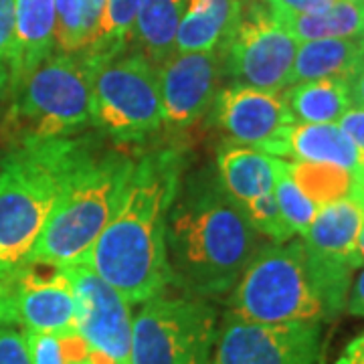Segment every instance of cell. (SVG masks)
<instances>
[{
    "mask_svg": "<svg viewBox=\"0 0 364 364\" xmlns=\"http://www.w3.org/2000/svg\"><path fill=\"white\" fill-rule=\"evenodd\" d=\"M298 45L263 2L243 4L239 25L223 45V65L239 85L282 91L289 85Z\"/></svg>",
    "mask_w": 364,
    "mask_h": 364,
    "instance_id": "9c48e42d",
    "label": "cell"
},
{
    "mask_svg": "<svg viewBox=\"0 0 364 364\" xmlns=\"http://www.w3.org/2000/svg\"><path fill=\"white\" fill-rule=\"evenodd\" d=\"M363 225V198L354 193H348L322 205L308 231L301 235V239L316 253L348 261L358 269L354 253Z\"/></svg>",
    "mask_w": 364,
    "mask_h": 364,
    "instance_id": "e0dca14e",
    "label": "cell"
},
{
    "mask_svg": "<svg viewBox=\"0 0 364 364\" xmlns=\"http://www.w3.org/2000/svg\"><path fill=\"white\" fill-rule=\"evenodd\" d=\"M364 59V37L316 39L298 45L289 85L314 79H348Z\"/></svg>",
    "mask_w": 364,
    "mask_h": 364,
    "instance_id": "ffe728a7",
    "label": "cell"
},
{
    "mask_svg": "<svg viewBox=\"0 0 364 364\" xmlns=\"http://www.w3.org/2000/svg\"><path fill=\"white\" fill-rule=\"evenodd\" d=\"M91 126L90 67L79 53H51L13 90L2 124L9 146L71 138Z\"/></svg>",
    "mask_w": 364,
    "mask_h": 364,
    "instance_id": "8992f818",
    "label": "cell"
},
{
    "mask_svg": "<svg viewBox=\"0 0 364 364\" xmlns=\"http://www.w3.org/2000/svg\"><path fill=\"white\" fill-rule=\"evenodd\" d=\"M298 43L316 39H354L364 37V4L336 0L328 11L316 14L272 11Z\"/></svg>",
    "mask_w": 364,
    "mask_h": 364,
    "instance_id": "7402d4cb",
    "label": "cell"
},
{
    "mask_svg": "<svg viewBox=\"0 0 364 364\" xmlns=\"http://www.w3.org/2000/svg\"><path fill=\"white\" fill-rule=\"evenodd\" d=\"M134 162L136 158L119 150L97 152L90 146L26 263L63 267L85 257L114 217Z\"/></svg>",
    "mask_w": 364,
    "mask_h": 364,
    "instance_id": "5b68a950",
    "label": "cell"
},
{
    "mask_svg": "<svg viewBox=\"0 0 364 364\" xmlns=\"http://www.w3.org/2000/svg\"><path fill=\"white\" fill-rule=\"evenodd\" d=\"M243 14V0H186L174 53L223 49Z\"/></svg>",
    "mask_w": 364,
    "mask_h": 364,
    "instance_id": "d6986e66",
    "label": "cell"
},
{
    "mask_svg": "<svg viewBox=\"0 0 364 364\" xmlns=\"http://www.w3.org/2000/svg\"><path fill=\"white\" fill-rule=\"evenodd\" d=\"M215 122L231 142L265 150L269 144L296 124L282 91L255 90L233 83L215 97Z\"/></svg>",
    "mask_w": 364,
    "mask_h": 364,
    "instance_id": "5bb4252c",
    "label": "cell"
},
{
    "mask_svg": "<svg viewBox=\"0 0 364 364\" xmlns=\"http://www.w3.org/2000/svg\"><path fill=\"white\" fill-rule=\"evenodd\" d=\"M239 207L243 210L249 225L269 243H286L289 239H294V233L284 221L273 193L257 196V198L249 200L245 205H239Z\"/></svg>",
    "mask_w": 364,
    "mask_h": 364,
    "instance_id": "f1b7e54d",
    "label": "cell"
},
{
    "mask_svg": "<svg viewBox=\"0 0 364 364\" xmlns=\"http://www.w3.org/2000/svg\"><path fill=\"white\" fill-rule=\"evenodd\" d=\"M287 170L291 178L299 184V188L320 207L334 198L352 193V186H354V176L350 172L326 166V164L287 162Z\"/></svg>",
    "mask_w": 364,
    "mask_h": 364,
    "instance_id": "484cf974",
    "label": "cell"
},
{
    "mask_svg": "<svg viewBox=\"0 0 364 364\" xmlns=\"http://www.w3.org/2000/svg\"><path fill=\"white\" fill-rule=\"evenodd\" d=\"M57 0H14V39L11 55L13 91L55 49Z\"/></svg>",
    "mask_w": 364,
    "mask_h": 364,
    "instance_id": "2e32d148",
    "label": "cell"
},
{
    "mask_svg": "<svg viewBox=\"0 0 364 364\" xmlns=\"http://www.w3.org/2000/svg\"><path fill=\"white\" fill-rule=\"evenodd\" d=\"M282 95L296 124H338L352 107L348 79L342 77L294 83Z\"/></svg>",
    "mask_w": 364,
    "mask_h": 364,
    "instance_id": "44dd1931",
    "label": "cell"
},
{
    "mask_svg": "<svg viewBox=\"0 0 364 364\" xmlns=\"http://www.w3.org/2000/svg\"><path fill=\"white\" fill-rule=\"evenodd\" d=\"M348 2H356V4H364V0H348Z\"/></svg>",
    "mask_w": 364,
    "mask_h": 364,
    "instance_id": "f35d334b",
    "label": "cell"
},
{
    "mask_svg": "<svg viewBox=\"0 0 364 364\" xmlns=\"http://www.w3.org/2000/svg\"><path fill=\"white\" fill-rule=\"evenodd\" d=\"M77 299V334L93 354L112 364H130L134 318L126 298L85 261L61 267Z\"/></svg>",
    "mask_w": 364,
    "mask_h": 364,
    "instance_id": "7c38bea8",
    "label": "cell"
},
{
    "mask_svg": "<svg viewBox=\"0 0 364 364\" xmlns=\"http://www.w3.org/2000/svg\"><path fill=\"white\" fill-rule=\"evenodd\" d=\"M221 49L203 53H174L158 65L164 124L184 130L213 107L221 75Z\"/></svg>",
    "mask_w": 364,
    "mask_h": 364,
    "instance_id": "4fadbf2b",
    "label": "cell"
},
{
    "mask_svg": "<svg viewBox=\"0 0 364 364\" xmlns=\"http://www.w3.org/2000/svg\"><path fill=\"white\" fill-rule=\"evenodd\" d=\"M336 364H364V332L344 346Z\"/></svg>",
    "mask_w": 364,
    "mask_h": 364,
    "instance_id": "e575fe53",
    "label": "cell"
},
{
    "mask_svg": "<svg viewBox=\"0 0 364 364\" xmlns=\"http://www.w3.org/2000/svg\"><path fill=\"white\" fill-rule=\"evenodd\" d=\"M265 243L217 170H196L181 182L166 227L172 284L198 298L225 296Z\"/></svg>",
    "mask_w": 364,
    "mask_h": 364,
    "instance_id": "7a4b0ae2",
    "label": "cell"
},
{
    "mask_svg": "<svg viewBox=\"0 0 364 364\" xmlns=\"http://www.w3.org/2000/svg\"><path fill=\"white\" fill-rule=\"evenodd\" d=\"M269 11H286V13L316 14L328 11L336 0H261Z\"/></svg>",
    "mask_w": 364,
    "mask_h": 364,
    "instance_id": "1f68e13d",
    "label": "cell"
},
{
    "mask_svg": "<svg viewBox=\"0 0 364 364\" xmlns=\"http://www.w3.org/2000/svg\"><path fill=\"white\" fill-rule=\"evenodd\" d=\"M0 324L75 336L77 299L63 269L26 263L0 277Z\"/></svg>",
    "mask_w": 364,
    "mask_h": 364,
    "instance_id": "8fae6325",
    "label": "cell"
},
{
    "mask_svg": "<svg viewBox=\"0 0 364 364\" xmlns=\"http://www.w3.org/2000/svg\"><path fill=\"white\" fill-rule=\"evenodd\" d=\"M0 364H31L23 330L0 324Z\"/></svg>",
    "mask_w": 364,
    "mask_h": 364,
    "instance_id": "4dcf8cb0",
    "label": "cell"
},
{
    "mask_svg": "<svg viewBox=\"0 0 364 364\" xmlns=\"http://www.w3.org/2000/svg\"><path fill=\"white\" fill-rule=\"evenodd\" d=\"M284 158L265 154L257 148L229 142L217 152V176L237 205L273 193Z\"/></svg>",
    "mask_w": 364,
    "mask_h": 364,
    "instance_id": "ac0fdd59",
    "label": "cell"
},
{
    "mask_svg": "<svg viewBox=\"0 0 364 364\" xmlns=\"http://www.w3.org/2000/svg\"><path fill=\"white\" fill-rule=\"evenodd\" d=\"M338 126L364 152V107L352 105L350 109L338 119Z\"/></svg>",
    "mask_w": 364,
    "mask_h": 364,
    "instance_id": "d6a6232c",
    "label": "cell"
},
{
    "mask_svg": "<svg viewBox=\"0 0 364 364\" xmlns=\"http://www.w3.org/2000/svg\"><path fill=\"white\" fill-rule=\"evenodd\" d=\"M31 364H69L75 358L90 354L83 340L75 336H57L47 332L23 330Z\"/></svg>",
    "mask_w": 364,
    "mask_h": 364,
    "instance_id": "83f0119b",
    "label": "cell"
},
{
    "mask_svg": "<svg viewBox=\"0 0 364 364\" xmlns=\"http://www.w3.org/2000/svg\"><path fill=\"white\" fill-rule=\"evenodd\" d=\"M140 2L142 0H105L97 33L90 47L79 55L87 59H105L124 51L132 37Z\"/></svg>",
    "mask_w": 364,
    "mask_h": 364,
    "instance_id": "d4e9b609",
    "label": "cell"
},
{
    "mask_svg": "<svg viewBox=\"0 0 364 364\" xmlns=\"http://www.w3.org/2000/svg\"><path fill=\"white\" fill-rule=\"evenodd\" d=\"M90 146L75 136L9 146L0 162V277L28 261Z\"/></svg>",
    "mask_w": 364,
    "mask_h": 364,
    "instance_id": "277c9868",
    "label": "cell"
},
{
    "mask_svg": "<svg viewBox=\"0 0 364 364\" xmlns=\"http://www.w3.org/2000/svg\"><path fill=\"white\" fill-rule=\"evenodd\" d=\"M263 152L294 162L334 166L352 176L364 172V152L338 124H291Z\"/></svg>",
    "mask_w": 364,
    "mask_h": 364,
    "instance_id": "9a60e30c",
    "label": "cell"
},
{
    "mask_svg": "<svg viewBox=\"0 0 364 364\" xmlns=\"http://www.w3.org/2000/svg\"><path fill=\"white\" fill-rule=\"evenodd\" d=\"M69 364H112V363H107L105 358H102V356H97V354L90 352V354H85V356H81V358L71 360Z\"/></svg>",
    "mask_w": 364,
    "mask_h": 364,
    "instance_id": "8d00e7d4",
    "label": "cell"
},
{
    "mask_svg": "<svg viewBox=\"0 0 364 364\" xmlns=\"http://www.w3.org/2000/svg\"><path fill=\"white\" fill-rule=\"evenodd\" d=\"M140 306L132 324L130 364H208L219 334L210 299L164 289Z\"/></svg>",
    "mask_w": 364,
    "mask_h": 364,
    "instance_id": "ba28073f",
    "label": "cell"
},
{
    "mask_svg": "<svg viewBox=\"0 0 364 364\" xmlns=\"http://www.w3.org/2000/svg\"><path fill=\"white\" fill-rule=\"evenodd\" d=\"M273 196L277 200V207L282 210V217L286 225L291 229L294 235H301L308 231V227L312 225L314 217L318 215L320 205L306 195L299 184L289 174L287 162L284 160V166L279 170V176L273 186Z\"/></svg>",
    "mask_w": 364,
    "mask_h": 364,
    "instance_id": "4316f807",
    "label": "cell"
},
{
    "mask_svg": "<svg viewBox=\"0 0 364 364\" xmlns=\"http://www.w3.org/2000/svg\"><path fill=\"white\" fill-rule=\"evenodd\" d=\"M348 91H350L352 105L364 107V59L348 77Z\"/></svg>",
    "mask_w": 364,
    "mask_h": 364,
    "instance_id": "d590c367",
    "label": "cell"
},
{
    "mask_svg": "<svg viewBox=\"0 0 364 364\" xmlns=\"http://www.w3.org/2000/svg\"><path fill=\"white\" fill-rule=\"evenodd\" d=\"M354 259H356V265H358V267H363L364 265V225H363V231H360V235H358V243H356Z\"/></svg>",
    "mask_w": 364,
    "mask_h": 364,
    "instance_id": "74e56055",
    "label": "cell"
},
{
    "mask_svg": "<svg viewBox=\"0 0 364 364\" xmlns=\"http://www.w3.org/2000/svg\"><path fill=\"white\" fill-rule=\"evenodd\" d=\"M208 364H326L324 324H263L227 314Z\"/></svg>",
    "mask_w": 364,
    "mask_h": 364,
    "instance_id": "30bf717a",
    "label": "cell"
},
{
    "mask_svg": "<svg viewBox=\"0 0 364 364\" xmlns=\"http://www.w3.org/2000/svg\"><path fill=\"white\" fill-rule=\"evenodd\" d=\"M346 312L356 318H364V265L356 279L352 282L350 291H348V301H346Z\"/></svg>",
    "mask_w": 364,
    "mask_h": 364,
    "instance_id": "836d02e7",
    "label": "cell"
},
{
    "mask_svg": "<svg viewBox=\"0 0 364 364\" xmlns=\"http://www.w3.org/2000/svg\"><path fill=\"white\" fill-rule=\"evenodd\" d=\"M184 174L176 148L146 152L134 168L114 217L95 239L85 261L130 306L144 304L172 286L166 227Z\"/></svg>",
    "mask_w": 364,
    "mask_h": 364,
    "instance_id": "6da1fadb",
    "label": "cell"
},
{
    "mask_svg": "<svg viewBox=\"0 0 364 364\" xmlns=\"http://www.w3.org/2000/svg\"><path fill=\"white\" fill-rule=\"evenodd\" d=\"M186 0H142L134 23V39L154 65H162L174 55L176 31L181 25Z\"/></svg>",
    "mask_w": 364,
    "mask_h": 364,
    "instance_id": "603a6c76",
    "label": "cell"
},
{
    "mask_svg": "<svg viewBox=\"0 0 364 364\" xmlns=\"http://www.w3.org/2000/svg\"><path fill=\"white\" fill-rule=\"evenodd\" d=\"M91 124L117 142H136L164 124L158 67L140 51L87 59Z\"/></svg>",
    "mask_w": 364,
    "mask_h": 364,
    "instance_id": "52a82bcc",
    "label": "cell"
},
{
    "mask_svg": "<svg viewBox=\"0 0 364 364\" xmlns=\"http://www.w3.org/2000/svg\"><path fill=\"white\" fill-rule=\"evenodd\" d=\"M354 265L316 253L304 239L265 243L231 289L229 314L249 322H320L346 312Z\"/></svg>",
    "mask_w": 364,
    "mask_h": 364,
    "instance_id": "3957f363",
    "label": "cell"
},
{
    "mask_svg": "<svg viewBox=\"0 0 364 364\" xmlns=\"http://www.w3.org/2000/svg\"><path fill=\"white\" fill-rule=\"evenodd\" d=\"M14 39V0H0V95L11 83V55Z\"/></svg>",
    "mask_w": 364,
    "mask_h": 364,
    "instance_id": "f546056e",
    "label": "cell"
},
{
    "mask_svg": "<svg viewBox=\"0 0 364 364\" xmlns=\"http://www.w3.org/2000/svg\"><path fill=\"white\" fill-rule=\"evenodd\" d=\"M105 0H57L55 47L61 53H83L102 21Z\"/></svg>",
    "mask_w": 364,
    "mask_h": 364,
    "instance_id": "cb8c5ba5",
    "label": "cell"
}]
</instances>
